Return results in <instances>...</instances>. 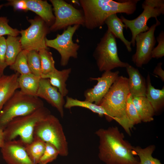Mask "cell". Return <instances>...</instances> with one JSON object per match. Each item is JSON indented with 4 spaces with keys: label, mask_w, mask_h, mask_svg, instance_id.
I'll return each mask as SVG.
<instances>
[{
    "label": "cell",
    "mask_w": 164,
    "mask_h": 164,
    "mask_svg": "<svg viewBox=\"0 0 164 164\" xmlns=\"http://www.w3.org/2000/svg\"><path fill=\"white\" fill-rule=\"evenodd\" d=\"M36 97L45 100L55 108L63 118L65 101L64 97L57 89L52 86L48 78H41Z\"/></svg>",
    "instance_id": "cell-15"
},
{
    "label": "cell",
    "mask_w": 164,
    "mask_h": 164,
    "mask_svg": "<svg viewBox=\"0 0 164 164\" xmlns=\"http://www.w3.org/2000/svg\"><path fill=\"white\" fill-rule=\"evenodd\" d=\"M55 20L50 31H55L75 25H84L83 12L63 0H50Z\"/></svg>",
    "instance_id": "cell-10"
},
{
    "label": "cell",
    "mask_w": 164,
    "mask_h": 164,
    "mask_svg": "<svg viewBox=\"0 0 164 164\" xmlns=\"http://www.w3.org/2000/svg\"><path fill=\"white\" fill-rule=\"evenodd\" d=\"M155 149L154 145H149L144 148L139 146L133 148L135 155L139 157L140 164H162L159 160L152 156Z\"/></svg>",
    "instance_id": "cell-27"
},
{
    "label": "cell",
    "mask_w": 164,
    "mask_h": 164,
    "mask_svg": "<svg viewBox=\"0 0 164 164\" xmlns=\"http://www.w3.org/2000/svg\"><path fill=\"white\" fill-rule=\"evenodd\" d=\"M4 5L2 4L0 5V9H1L3 6Z\"/></svg>",
    "instance_id": "cell-39"
},
{
    "label": "cell",
    "mask_w": 164,
    "mask_h": 164,
    "mask_svg": "<svg viewBox=\"0 0 164 164\" xmlns=\"http://www.w3.org/2000/svg\"><path fill=\"white\" fill-rule=\"evenodd\" d=\"M130 93L128 78L118 76L99 105L108 114V121L115 120L130 135L132 128L126 113V101Z\"/></svg>",
    "instance_id": "cell-3"
},
{
    "label": "cell",
    "mask_w": 164,
    "mask_h": 164,
    "mask_svg": "<svg viewBox=\"0 0 164 164\" xmlns=\"http://www.w3.org/2000/svg\"><path fill=\"white\" fill-rule=\"evenodd\" d=\"M80 26L78 25L69 26L61 34H57L54 39H49L46 38L47 47L55 49L60 53L61 56L60 63L62 66L67 65L70 58H77L78 57L80 45L73 41V37Z\"/></svg>",
    "instance_id": "cell-11"
},
{
    "label": "cell",
    "mask_w": 164,
    "mask_h": 164,
    "mask_svg": "<svg viewBox=\"0 0 164 164\" xmlns=\"http://www.w3.org/2000/svg\"><path fill=\"white\" fill-rule=\"evenodd\" d=\"M59 155V152L54 145L49 142H46L45 151L38 164H48L55 160Z\"/></svg>",
    "instance_id": "cell-32"
},
{
    "label": "cell",
    "mask_w": 164,
    "mask_h": 164,
    "mask_svg": "<svg viewBox=\"0 0 164 164\" xmlns=\"http://www.w3.org/2000/svg\"><path fill=\"white\" fill-rule=\"evenodd\" d=\"M7 67L5 64L2 63L0 59V77L4 74V70Z\"/></svg>",
    "instance_id": "cell-38"
},
{
    "label": "cell",
    "mask_w": 164,
    "mask_h": 164,
    "mask_svg": "<svg viewBox=\"0 0 164 164\" xmlns=\"http://www.w3.org/2000/svg\"><path fill=\"white\" fill-rule=\"evenodd\" d=\"M30 25L25 30L20 31V41L22 50L39 51L48 49L46 43V36L50 31L48 26L39 17L29 20Z\"/></svg>",
    "instance_id": "cell-9"
},
{
    "label": "cell",
    "mask_w": 164,
    "mask_h": 164,
    "mask_svg": "<svg viewBox=\"0 0 164 164\" xmlns=\"http://www.w3.org/2000/svg\"><path fill=\"white\" fill-rule=\"evenodd\" d=\"M50 114V110L44 106L30 114L14 118L3 130L5 141L19 136L24 144L31 143L36 124Z\"/></svg>",
    "instance_id": "cell-4"
},
{
    "label": "cell",
    "mask_w": 164,
    "mask_h": 164,
    "mask_svg": "<svg viewBox=\"0 0 164 164\" xmlns=\"http://www.w3.org/2000/svg\"><path fill=\"white\" fill-rule=\"evenodd\" d=\"M75 107L88 109L94 113L98 114L100 117L104 115L107 119L108 120L109 115L108 114L100 105L85 100L80 101L67 96L64 108L70 109L72 108Z\"/></svg>",
    "instance_id": "cell-24"
},
{
    "label": "cell",
    "mask_w": 164,
    "mask_h": 164,
    "mask_svg": "<svg viewBox=\"0 0 164 164\" xmlns=\"http://www.w3.org/2000/svg\"><path fill=\"white\" fill-rule=\"evenodd\" d=\"M34 135L40 138L45 142L54 145L59 155L66 156L69 153L68 142L63 128L58 119L50 114L36 125Z\"/></svg>",
    "instance_id": "cell-6"
},
{
    "label": "cell",
    "mask_w": 164,
    "mask_h": 164,
    "mask_svg": "<svg viewBox=\"0 0 164 164\" xmlns=\"http://www.w3.org/2000/svg\"><path fill=\"white\" fill-rule=\"evenodd\" d=\"M19 74L16 73L0 77V112L7 101L19 89L18 79Z\"/></svg>",
    "instance_id": "cell-18"
},
{
    "label": "cell",
    "mask_w": 164,
    "mask_h": 164,
    "mask_svg": "<svg viewBox=\"0 0 164 164\" xmlns=\"http://www.w3.org/2000/svg\"><path fill=\"white\" fill-rule=\"evenodd\" d=\"M6 48V39L3 36H0V59L2 63H5Z\"/></svg>",
    "instance_id": "cell-35"
},
{
    "label": "cell",
    "mask_w": 164,
    "mask_h": 164,
    "mask_svg": "<svg viewBox=\"0 0 164 164\" xmlns=\"http://www.w3.org/2000/svg\"><path fill=\"white\" fill-rule=\"evenodd\" d=\"M132 101L142 121L148 122L154 120V109L146 97H132Z\"/></svg>",
    "instance_id": "cell-23"
},
{
    "label": "cell",
    "mask_w": 164,
    "mask_h": 164,
    "mask_svg": "<svg viewBox=\"0 0 164 164\" xmlns=\"http://www.w3.org/2000/svg\"><path fill=\"white\" fill-rule=\"evenodd\" d=\"M162 63L160 62L158 63L155 67L153 71V73L155 75L158 76L162 81H164V71L162 68Z\"/></svg>",
    "instance_id": "cell-36"
},
{
    "label": "cell",
    "mask_w": 164,
    "mask_h": 164,
    "mask_svg": "<svg viewBox=\"0 0 164 164\" xmlns=\"http://www.w3.org/2000/svg\"><path fill=\"white\" fill-rule=\"evenodd\" d=\"M143 9L142 12L137 18L129 20L121 15L120 19L125 26L131 31L132 37L130 41L133 47L135 46V38L138 34L146 32L149 27L147 25V22L151 18L156 20L157 17L164 14V0H145L142 4Z\"/></svg>",
    "instance_id": "cell-8"
},
{
    "label": "cell",
    "mask_w": 164,
    "mask_h": 164,
    "mask_svg": "<svg viewBox=\"0 0 164 164\" xmlns=\"http://www.w3.org/2000/svg\"><path fill=\"white\" fill-rule=\"evenodd\" d=\"M126 113L132 128L134 125L142 122L133 104L132 97L130 93L127 99Z\"/></svg>",
    "instance_id": "cell-31"
},
{
    "label": "cell",
    "mask_w": 164,
    "mask_h": 164,
    "mask_svg": "<svg viewBox=\"0 0 164 164\" xmlns=\"http://www.w3.org/2000/svg\"><path fill=\"white\" fill-rule=\"evenodd\" d=\"M146 97L153 107L155 113L160 110L164 105V87L161 89L155 88L152 85L149 74L147 75Z\"/></svg>",
    "instance_id": "cell-22"
},
{
    "label": "cell",
    "mask_w": 164,
    "mask_h": 164,
    "mask_svg": "<svg viewBox=\"0 0 164 164\" xmlns=\"http://www.w3.org/2000/svg\"><path fill=\"white\" fill-rule=\"evenodd\" d=\"M0 149L2 158L7 164H36L30 159L20 139L5 141Z\"/></svg>",
    "instance_id": "cell-14"
},
{
    "label": "cell",
    "mask_w": 164,
    "mask_h": 164,
    "mask_svg": "<svg viewBox=\"0 0 164 164\" xmlns=\"http://www.w3.org/2000/svg\"><path fill=\"white\" fill-rule=\"evenodd\" d=\"M93 56L99 70L101 72L111 71L117 67L125 68L128 63L119 59L116 38L108 30L97 44Z\"/></svg>",
    "instance_id": "cell-7"
},
{
    "label": "cell",
    "mask_w": 164,
    "mask_h": 164,
    "mask_svg": "<svg viewBox=\"0 0 164 164\" xmlns=\"http://www.w3.org/2000/svg\"><path fill=\"white\" fill-rule=\"evenodd\" d=\"M28 51L22 50L18 55L14 63L9 66L10 69L20 75L31 73L27 60Z\"/></svg>",
    "instance_id": "cell-28"
},
{
    "label": "cell",
    "mask_w": 164,
    "mask_h": 164,
    "mask_svg": "<svg viewBox=\"0 0 164 164\" xmlns=\"http://www.w3.org/2000/svg\"><path fill=\"white\" fill-rule=\"evenodd\" d=\"M129 76L128 85L132 97H146V80L138 70L128 63L125 67Z\"/></svg>",
    "instance_id": "cell-16"
},
{
    "label": "cell",
    "mask_w": 164,
    "mask_h": 164,
    "mask_svg": "<svg viewBox=\"0 0 164 164\" xmlns=\"http://www.w3.org/2000/svg\"><path fill=\"white\" fill-rule=\"evenodd\" d=\"M41 78L31 73L20 75L18 79L19 90L25 94L36 97Z\"/></svg>",
    "instance_id": "cell-21"
},
{
    "label": "cell",
    "mask_w": 164,
    "mask_h": 164,
    "mask_svg": "<svg viewBox=\"0 0 164 164\" xmlns=\"http://www.w3.org/2000/svg\"><path fill=\"white\" fill-rule=\"evenodd\" d=\"M5 141L3 130L0 128V149L3 145Z\"/></svg>",
    "instance_id": "cell-37"
},
{
    "label": "cell",
    "mask_w": 164,
    "mask_h": 164,
    "mask_svg": "<svg viewBox=\"0 0 164 164\" xmlns=\"http://www.w3.org/2000/svg\"><path fill=\"white\" fill-rule=\"evenodd\" d=\"M45 146L46 142L36 135H34L33 141L31 143L25 144V149L28 156L36 164H38L45 151Z\"/></svg>",
    "instance_id": "cell-26"
},
{
    "label": "cell",
    "mask_w": 164,
    "mask_h": 164,
    "mask_svg": "<svg viewBox=\"0 0 164 164\" xmlns=\"http://www.w3.org/2000/svg\"><path fill=\"white\" fill-rule=\"evenodd\" d=\"M27 60L31 73L36 76L41 77L42 72L39 51L35 50L29 51L27 54Z\"/></svg>",
    "instance_id": "cell-30"
},
{
    "label": "cell",
    "mask_w": 164,
    "mask_h": 164,
    "mask_svg": "<svg viewBox=\"0 0 164 164\" xmlns=\"http://www.w3.org/2000/svg\"><path fill=\"white\" fill-rule=\"evenodd\" d=\"M99 138V159L105 164H140L133 147L116 127L100 128L95 132Z\"/></svg>",
    "instance_id": "cell-1"
},
{
    "label": "cell",
    "mask_w": 164,
    "mask_h": 164,
    "mask_svg": "<svg viewBox=\"0 0 164 164\" xmlns=\"http://www.w3.org/2000/svg\"><path fill=\"white\" fill-rule=\"evenodd\" d=\"M8 22L7 17H0V36L7 35L17 36L20 34V31L11 27L9 25Z\"/></svg>",
    "instance_id": "cell-33"
},
{
    "label": "cell",
    "mask_w": 164,
    "mask_h": 164,
    "mask_svg": "<svg viewBox=\"0 0 164 164\" xmlns=\"http://www.w3.org/2000/svg\"><path fill=\"white\" fill-rule=\"evenodd\" d=\"M6 41L7 48L5 62L7 67L10 66L14 63L22 49L19 37L8 36Z\"/></svg>",
    "instance_id": "cell-25"
},
{
    "label": "cell",
    "mask_w": 164,
    "mask_h": 164,
    "mask_svg": "<svg viewBox=\"0 0 164 164\" xmlns=\"http://www.w3.org/2000/svg\"><path fill=\"white\" fill-rule=\"evenodd\" d=\"M107 26L108 30L111 32L116 38L119 39L125 46L128 52L132 51L131 43L125 39L123 34V29L125 26L117 14L109 16L104 22Z\"/></svg>",
    "instance_id": "cell-20"
},
{
    "label": "cell",
    "mask_w": 164,
    "mask_h": 164,
    "mask_svg": "<svg viewBox=\"0 0 164 164\" xmlns=\"http://www.w3.org/2000/svg\"><path fill=\"white\" fill-rule=\"evenodd\" d=\"M25 11L30 10L37 14L48 26L54 23L55 17L53 12L52 5L46 1L24 0Z\"/></svg>",
    "instance_id": "cell-17"
},
{
    "label": "cell",
    "mask_w": 164,
    "mask_h": 164,
    "mask_svg": "<svg viewBox=\"0 0 164 164\" xmlns=\"http://www.w3.org/2000/svg\"><path fill=\"white\" fill-rule=\"evenodd\" d=\"M118 71H104L101 77L90 78L91 80H97V83L92 88L87 89L84 92L85 101L99 104L111 86L119 76Z\"/></svg>",
    "instance_id": "cell-13"
},
{
    "label": "cell",
    "mask_w": 164,
    "mask_h": 164,
    "mask_svg": "<svg viewBox=\"0 0 164 164\" xmlns=\"http://www.w3.org/2000/svg\"><path fill=\"white\" fill-rule=\"evenodd\" d=\"M39 53L41 61L42 75L48 74L56 69L52 53L48 49H41Z\"/></svg>",
    "instance_id": "cell-29"
},
{
    "label": "cell",
    "mask_w": 164,
    "mask_h": 164,
    "mask_svg": "<svg viewBox=\"0 0 164 164\" xmlns=\"http://www.w3.org/2000/svg\"><path fill=\"white\" fill-rule=\"evenodd\" d=\"M139 0H80L83 11L84 26L93 30L103 26L110 15L118 13L133 14Z\"/></svg>",
    "instance_id": "cell-2"
},
{
    "label": "cell",
    "mask_w": 164,
    "mask_h": 164,
    "mask_svg": "<svg viewBox=\"0 0 164 164\" xmlns=\"http://www.w3.org/2000/svg\"><path fill=\"white\" fill-rule=\"evenodd\" d=\"M156 40L158 44L152 51V57L159 59L164 56V32L163 30L161 31L156 37Z\"/></svg>",
    "instance_id": "cell-34"
},
{
    "label": "cell",
    "mask_w": 164,
    "mask_h": 164,
    "mask_svg": "<svg viewBox=\"0 0 164 164\" xmlns=\"http://www.w3.org/2000/svg\"><path fill=\"white\" fill-rule=\"evenodd\" d=\"M71 69L69 68L59 70L56 69L51 73L42 75L41 78H48L50 84L56 88L59 92L64 97L68 93L67 88L66 82L71 73Z\"/></svg>",
    "instance_id": "cell-19"
},
{
    "label": "cell",
    "mask_w": 164,
    "mask_h": 164,
    "mask_svg": "<svg viewBox=\"0 0 164 164\" xmlns=\"http://www.w3.org/2000/svg\"><path fill=\"white\" fill-rule=\"evenodd\" d=\"M44 106L38 97L25 94L17 90L0 112V128L4 130L14 118L30 114Z\"/></svg>",
    "instance_id": "cell-5"
},
{
    "label": "cell",
    "mask_w": 164,
    "mask_h": 164,
    "mask_svg": "<svg viewBox=\"0 0 164 164\" xmlns=\"http://www.w3.org/2000/svg\"><path fill=\"white\" fill-rule=\"evenodd\" d=\"M156 21L148 31L138 34L135 38L136 50L132 61L137 67L147 64L152 58V52L156 43L155 32L156 27L160 25L158 19Z\"/></svg>",
    "instance_id": "cell-12"
}]
</instances>
